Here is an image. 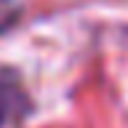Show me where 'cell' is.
<instances>
[{
  "mask_svg": "<svg viewBox=\"0 0 128 128\" xmlns=\"http://www.w3.org/2000/svg\"><path fill=\"white\" fill-rule=\"evenodd\" d=\"M27 112V94L16 80L0 78V128L19 123Z\"/></svg>",
  "mask_w": 128,
  "mask_h": 128,
  "instance_id": "cell-1",
  "label": "cell"
},
{
  "mask_svg": "<svg viewBox=\"0 0 128 128\" xmlns=\"http://www.w3.org/2000/svg\"><path fill=\"white\" fill-rule=\"evenodd\" d=\"M16 16H19V6H16V0H0V35L16 22Z\"/></svg>",
  "mask_w": 128,
  "mask_h": 128,
  "instance_id": "cell-2",
  "label": "cell"
}]
</instances>
